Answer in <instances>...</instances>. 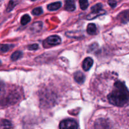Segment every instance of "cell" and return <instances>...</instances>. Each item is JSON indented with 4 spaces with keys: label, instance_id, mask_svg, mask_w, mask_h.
Masks as SVG:
<instances>
[{
    "label": "cell",
    "instance_id": "obj_1",
    "mask_svg": "<svg viewBox=\"0 0 129 129\" xmlns=\"http://www.w3.org/2000/svg\"><path fill=\"white\" fill-rule=\"evenodd\" d=\"M107 98L110 103L113 105L123 107L127 105L129 102V91L125 83L120 81H117Z\"/></svg>",
    "mask_w": 129,
    "mask_h": 129
},
{
    "label": "cell",
    "instance_id": "obj_2",
    "mask_svg": "<svg viewBox=\"0 0 129 129\" xmlns=\"http://www.w3.org/2000/svg\"><path fill=\"white\" fill-rule=\"evenodd\" d=\"M91 13L89 14L87 16V19L88 20H92L98 16L105 14V11L103 10V5L102 3H97L95 5L93 6L91 8Z\"/></svg>",
    "mask_w": 129,
    "mask_h": 129
},
{
    "label": "cell",
    "instance_id": "obj_3",
    "mask_svg": "<svg viewBox=\"0 0 129 129\" xmlns=\"http://www.w3.org/2000/svg\"><path fill=\"white\" fill-rule=\"evenodd\" d=\"M59 128L60 129H78V123L75 120L68 118L60 122Z\"/></svg>",
    "mask_w": 129,
    "mask_h": 129
},
{
    "label": "cell",
    "instance_id": "obj_4",
    "mask_svg": "<svg viewBox=\"0 0 129 129\" xmlns=\"http://www.w3.org/2000/svg\"><path fill=\"white\" fill-rule=\"evenodd\" d=\"M94 129H113L110 122L106 119L100 118L94 124Z\"/></svg>",
    "mask_w": 129,
    "mask_h": 129
},
{
    "label": "cell",
    "instance_id": "obj_5",
    "mask_svg": "<svg viewBox=\"0 0 129 129\" xmlns=\"http://www.w3.org/2000/svg\"><path fill=\"white\" fill-rule=\"evenodd\" d=\"M117 18L122 23H126L129 21V10H124L118 14Z\"/></svg>",
    "mask_w": 129,
    "mask_h": 129
},
{
    "label": "cell",
    "instance_id": "obj_6",
    "mask_svg": "<svg viewBox=\"0 0 129 129\" xmlns=\"http://www.w3.org/2000/svg\"><path fill=\"white\" fill-rule=\"evenodd\" d=\"M46 42L50 45H56L60 44L61 39L57 35H51L47 39Z\"/></svg>",
    "mask_w": 129,
    "mask_h": 129
},
{
    "label": "cell",
    "instance_id": "obj_7",
    "mask_svg": "<svg viewBox=\"0 0 129 129\" xmlns=\"http://www.w3.org/2000/svg\"><path fill=\"white\" fill-rule=\"evenodd\" d=\"M93 64V60L91 58L86 57L83 62V69L85 71H88Z\"/></svg>",
    "mask_w": 129,
    "mask_h": 129
},
{
    "label": "cell",
    "instance_id": "obj_8",
    "mask_svg": "<svg viewBox=\"0 0 129 129\" xmlns=\"http://www.w3.org/2000/svg\"><path fill=\"white\" fill-rule=\"evenodd\" d=\"M74 78L76 81L79 84H82V83H84V80H85V76L83 74V73L80 71H78L74 73Z\"/></svg>",
    "mask_w": 129,
    "mask_h": 129
},
{
    "label": "cell",
    "instance_id": "obj_9",
    "mask_svg": "<svg viewBox=\"0 0 129 129\" xmlns=\"http://www.w3.org/2000/svg\"><path fill=\"white\" fill-rule=\"evenodd\" d=\"M20 98V94L16 92H13V93H11L8 96V100L7 101L10 103H14L18 100Z\"/></svg>",
    "mask_w": 129,
    "mask_h": 129
},
{
    "label": "cell",
    "instance_id": "obj_10",
    "mask_svg": "<svg viewBox=\"0 0 129 129\" xmlns=\"http://www.w3.org/2000/svg\"><path fill=\"white\" fill-rule=\"evenodd\" d=\"M61 6V3L57 1V2L52 3L47 5V9L49 11H56L59 9Z\"/></svg>",
    "mask_w": 129,
    "mask_h": 129
},
{
    "label": "cell",
    "instance_id": "obj_11",
    "mask_svg": "<svg viewBox=\"0 0 129 129\" xmlns=\"http://www.w3.org/2000/svg\"><path fill=\"white\" fill-rule=\"evenodd\" d=\"M76 8L75 4L73 1H71V0H68V1H66V5H65V9L67 11H73Z\"/></svg>",
    "mask_w": 129,
    "mask_h": 129
},
{
    "label": "cell",
    "instance_id": "obj_12",
    "mask_svg": "<svg viewBox=\"0 0 129 129\" xmlns=\"http://www.w3.org/2000/svg\"><path fill=\"white\" fill-rule=\"evenodd\" d=\"M87 32L89 35H94L96 32V26L95 24L89 23L87 26Z\"/></svg>",
    "mask_w": 129,
    "mask_h": 129
},
{
    "label": "cell",
    "instance_id": "obj_13",
    "mask_svg": "<svg viewBox=\"0 0 129 129\" xmlns=\"http://www.w3.org/2000/svg\"><path fill=\"white\" fill-rule=\"evenodd\" d=\"M22 55H23L22 52L20 51V50L15 51L11 54V59L12 60H17L18 59H19L20 57H22Z\"/></svg>",
    "mask_w": 129,
    "mask_h": 129
},
{
    "label": "cell",
    "instance_id": "obj_14",
    "mask_svg": "<svg viewBox=\"0 0 129 129\" xmlns=\"http://www.w3.org/2000/svg\"><path fill=\"white\" fill-rule=\"evenodd\" d=\"M1 126L5 129H10L12 127V124H11L10 121L8 120L3 119L1 120Z\"/></svg>",
    "mask_w": 129,
    "mask_h": 129
},
{
    "label": "cell",
    "instance_id": "obj_15",
    "mask_svg": "<svg viewBox=\"0 0 129 129\" xmlns=\"http://www.w3.org/2000/svg\"><path fill=\"white\" fill-rule=\"evenodd\" d=\"M42 23L40 22V21H38V22H36L33 24L31 29V30L35 31H40L42 28Z\"/></svg>",
    "mask_w": 129,
    "mask_h": 129
},
{
    "label": "cell",
    "instance_id": "obj_16",
    "mask_svg": "<svg viewBox=\"0 0 129 129\" xmlns=\"http://www.w3.org/2000/svg\"><path fill=\"white\" fill-rule=\"evenodd\" d=\"M30 20H31V18H30V16L28 15H27V14L24 15L21 18V24L22 25H26V24L30 22Z\"/></svg>",
    "mask_w": 129,
    "mask_h": 129
},
{
    "label": "cell",
    "instance_id": "obj_17",
    "mask_svg": "<svg viewBox=\"0 0 129 129\" xmlns=\"http://www.w3.org/2000/svg\"><path fill=\"white\" fill-rule=\"evenodd\" d=\"M43 13L42 8L41 7H37L34 8V10L31 11V13L33 14L35 16H39V15H40Z\"/></svg>",
    "mask_w": 129,
    "mask_h": 129
},
{
    "label": "cell",
    "instance_id": "obj_18",
    "mask_svg": "<svg viewBox=\"0 0 129 129\" xmlns=\"http://www.w3.org/2000/svg\"><path fill=\"white\" fill-rule=\"evenodd\" d=\"M79 5H80V8H81V10H85L86 9H87V8L88 7V1L86 0H81L79 1Z\"/></svg>",
    "mask_w": 129,
    "mask_h": 129
},
{
    "label": "cell",
    "instance_id": "obj_19",
    "mask_svg": "<svg viewBox=\"0 0 129 129\" xmlns=\"http://www.w3.org/2000/svg\"><path fill=\"white\" fill-rule=\"evenodd\" d=\"M12 45H8V44H2L1 45V51L2 52H8L11 47H13Z\"/></svg>",
    "mask_w": 129,
    "mask_h": 129
},
{
    "label": "cell",
    "instance_id": "obj_20",
    "mask_svg": "<svg viewBox=\"0 0 129 129\" xmlns=\"http://www.w3.org/2000/svg\"><path fill=\"white\" fill-rule=\"evenodd\" d=\"M16 3L17 2H16V1H11L9 2L8 6L7 8H6V10H7L8 12H9V11H11V10L14 8V7L16 6Z\"/></svg>",
    "mask_w": 129,
    "mask_h": 129
},
{
    "label": "cell",
    "instance_id": "obj_21",
    "mask_svg": "<svg viewBox=\"0 0 129 129\" xmlns=\"http://www.w3.org/2000/svg\"><path fill=\"white\" fill-rule=\"evenodd\" d=\"M28 49L31 50H35L39 49V45H38V44H31V45H30L29 46H28Z\"/></svg>",
    "mask_w": 129,
    "mask_h": 129
},
{
    "label": "cell",
    "instance_id": "obj_22",
    "mask_svg": "<svg viewBox=\"0 0 129 129\" xmlns=\"http://www.w3.org/2000/svg\"><path fill=\"white\" fill-rule=\"evenodd\" d=\"M108 3L112 8H115L117 6V2L115 1H108Z\"/></svg>",
    "mask_w": 129,
    "mask_h": 129
}]
</instances>
